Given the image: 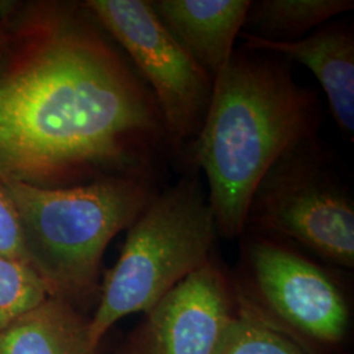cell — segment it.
Instances as JSON below:
<instances>
[{"instance_id": "9a60e30c", "label": "cell", "mask_w": 354, "mask_h": 354, "mask_svg": "<svg viewBox=\"0 0 354 354\" xmlns=\"http://www.w3.org/2000/svg\"><path fill=\"white\" fill-rule=\"evenodd\" d=\"M0 256L21 261L26 266V247L19 214L8 194L3 180L0 178Z\"/></svg>"}, {"instance_id": "5bb4252c", "label": "cell", "mask_w": 354, "mask_h": 354, "mask_svg": "<svg viewBox=\"0 0 354 354\" xmlns=\"http://www.w3.org/2000/svg\"><path fill=\"white\" fill-rule=\"evenodd\" d=\"M216 354H306L272 329L238 314L228 327Z\"/></svg>"}, {"instance_id": "2e32d148", "label": "cell", "mask_w": 354, "mask_h": 354, "mask_svg": "<svg viewBox=\"0 0 354 354\" xmlns=\"http://www.w3.org/2000/svg\"><path fill=\"white\" fill-rule=\"evenodd\" d=\"M11 36L7 35L6 32V28L3 26V24L0 23V58H3L4 53L8 49V45H10V41H11Z\"/></svg>"}, {"instance_id": "9c48e42d", "label": "cell", "mask_w": 354, "mask_h": 354, "mask_svg": "<svg viewBox=\"0 0 354 354\" xmlns=\"http://www.w3.org/2000/svg\"><path fill=\"white\" fill-rule=\"evenodd\" d=\"M244 48L281 55L304 64L326 93L329 111L342 133H354V35L352 28L323 26L306 37L279 42L241 32Z\"/></svg>"}, {"instance_id": "8fae6325", "label": "cell", "mask_w": 354, "mask_h": 354, "mask_svg": "<svg viewBox=\"0 0 354 354\" xmlns=\"http://www.w3.org/2000/svg\"><path fill=\"white\" fill-rule=\"evenodd\" d=\"M89 317L73 304L48 297L0 330V354H97Z\"/></svg>"}, {"instance_id": "4fadbf2b", "label": "cell", "mask_w": 354, "mask_h": 354, "mask_svg": "<svg viewBox=\"0 0 354 354\" xmlns=\"http://www.w3.org/2000/svg\"><path fill=\"white\" fill-rule=\"evenodd\" d=\"M48 297L44 282L30 266L0 256V330Z\"/></svg>"}, {"instance_id": "52a82bcc", "label": "cell", "mask_w": 354, "mask_h": 354, "mask_svg": "<svg viewBox=\"0 0 354 354\" xmlns=\"http://www.w3.org/2000/svg\"><path fill=\"white\" fill-rule=\"evenodd\" d=\"M83 7L151 91L171 153L183 162L203 127L214 80L167 30L149 0H88Z\"/></svg>"}, {"instance_id": "30bf717a", "label": "cell", "mask_w": 354, "mask_h": 354, "mask_svg": "<svg viewBox=\"0 0 354 354\" xmlns=\"http://www.w3.org/2000/svg\"><path fill=\"white\" fill-rule=\"evenodd\" d=\"M167 30L214 80L227 66L251 0H151Z\"/></svg>"}, {"instance_id": "7a4b0ae2", "label": "cell", "mask_w": 354, "mask_h": 354, "mask_svg": "<svg viewBox=\"0 0 354 354\" xmlns=\"http://www.w3.org/2000/svg\"><path fill=\"white\" fill-rule=\"evenodd\" d=\"M289 59L244 46L214 79L203 127L183 163L201 169L218 235L241 238L261 177L322 124L315 93L298 84Z\"/></svg>"}, {"instance_id": "ba28073f", "label": "cell", "mask_w": 354, "mask_h": 354, "mask_svg": "<svg viewBox=\"0 0 354 354\" xmlns=\"http://www.w3.org/2000/svg\"><path fill=\"white\" fill-rule=\"evenodd\" d=\"M236 317L230 274L212 259L145 313L113 354H216Z\"/></svg>"}, {"instance_id": "8992f818", "label": "cell", "mask_w": 354, "mask_h": 354, "mask_svg": "<svg viewBox=\"0 0 354 354\" xmlns=\"http://www.w3.org/2000/svg\"><path fill=\"white\" fill-rule=\"evenodd\" d=\"M245 232L298 244L329 266L353 269V194L317 136L283 152L261 177Z\"/></svg>"}, {"instance_id": "5b68a950", "label": "cell", "mask_w": 354, "mask_h": 354, "mask_svg": "<svg viewBox=\"0 0 354 354\" xmlns=\"http://www.w3.org/2000/svg\"><path fill=\"white\" fill-rule=\"evenodd\" d=\"M238 314L285 336L306 354H344L352 304L340 274L290 243L254 234L230 274Z\"/></svg>"}, {"instance_id": "6da1fadb", "label": "cell", "mask_w": 354, "mask_h": 354, "mask_svg": "<svg viewBox=\"0 0 354 354\" xmlns=\"http://www.w3.org/2000/svg\"><path fill=\"white\" fill-rule=\"evenodd\" d=\"M168 156L151 91L83 4L39 7L0 68V177L155 184Z\"/></svg>"}, {"instance_id": "7c38bea8", "label": "cell", "mask_w": 354, "mask_h": 354, "mask_svg": "<svg viewBox=\"0 0 354 354\" xmlns=\"http://www.w3.org/2000/svg\"><path fill=\"white\" fill-rule=\"evenodd\" d=\"M354 8L353 0H257L251 1L245 33L266 41L304 38L330 19Z\"/></svg>"}, {"instance_id": "277c9868", "label": "cell", "mask_w": 354, "mask_h": 354, "mask_svg": "<svg viewBox=\"0 0 354 354\" xmlns=\"http://www.w3.org/2000/svg\"><path fill=\"white\" fill-rule=\"evenodd\" d=\"M120 257L104 276L89 335L100 346L121 319L147 313L213 259L218 236L207 192L197 175L156 192L127 228Z\"/></svg>"}, {"instance_id": "3957f363", "label": "cell", "mask_w": 354, "mask_h": 354, "mask_svg": "<svg viewBox=\"0 0 354 354\" xmlns=\"http://www.w3.org/2000/svg\"><path fill=\"white\" fill-rule=\"evenodd\" d=\"M1 180L19 214L28 264L49 297L86 314L99 298L109 243L134 223L156 185L130 177L58 188Z\"/></svg>"}]
</instances>
